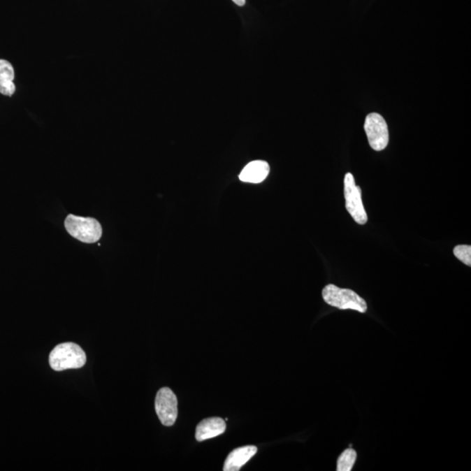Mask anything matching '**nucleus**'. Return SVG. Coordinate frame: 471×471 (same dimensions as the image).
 <instances>
[{
	"mask_svg": "<svg viewBox=\"0 0 471 471\" xmlns=\"http://www.w3.org/2000/svg\"><path fill=\"white\" fill-rule=\"evenodd\" d=\"M87 356L82 347L73 342L59 344L49 355V364L55 371L82 368Z\"/></svg>",
	"mask_w": 471,
	"mask_h": 471,
	"instance_id": "1",
	"label": "nucleus"
},
{
	"mask_svg": "<svg viewBox=\"0 0 471 471\" xmlns=\"http://www.w3.org/2000/svg\"><path fill=\"white\" fill-rule=\"evenodd\" d=\"M323 300L331 307L342 310H354L364 312L368 310V304L364 298L350 289H342L335 284H328L322 291Z\"/></svg>",
	"mask_w": 471,
	"mask_h": 471,
	"instance_id": "2",
	"label": "nucleus"
},
{
	"mask_svg": "<svg viewBox=\"0 0 471 471\" xmlns=\"http://www.w3.org/2000/svg\"><path fill=\"white\" fill-rule=\"evenodd\" d=\"M65 227L72 237L87 244L99 241L103 235L100 223L91 217L68 215L65 220Z\"/></svg>",
	"mask_w": 471,
	"mask_h": 471,
	"instance_id": "3",
	"label": "nucleus"
},
{
	"mask_svg": "<svg viewBox=\"0 0 471 471\" xmlns=\"http://www.w3.org/2000/svg\"><path fill=\"white\" fill-rule=\"evenodd\" d=\"M361 195V189L355 184L354 175L347 173L344 179V196L346 199L347 210L355 222L365 224L368 222V214L365 212Z\"/></svg>",
	"mask_w": 471,
	"mask_h": 471,
	"instance_id": "4",
	"label": "nucleus"
},
{
	"mask_svg": "<svg viewBox=\"0 0 471 471\" xmlns=\"http://www.w3.org/2000/svg\"><path fill=\"white\" fill-rule=\"evenodd\" d=\"M364 129L372 150L382 151L386 149L389 140V128L381 115L369 114L365 119Z\"/></svg>",
	"mask_w": 471,
	"mask_h": 471,
	"instance_id": "5",
	"label": "nucleus"
},
{
	"mask_svg": "<svg viewBox=\"0 0 471 471\" xmlns=\"http://www.w3.org/2000/svg\"><path fill=\"white\" fill-rule=\"evenodd\" d=\"M154 407L161 423L164 426H173L178 414L177 398L174 392L168 388L161 389L157 392Z\"/></svg>",
	"mask_w": 471,
	"mask_h": 471,
	"instance_id": "6",
	"label": "nucleus"
},
{
	"mask_svg": "<svg viewBox=\"0 0 471 471\" xmlns=\"http://www.w3.org/2000/svg\"><path fill=\"white\" fill-rule=\"evenodd\" d=\"M226 430V423L222 418L210 417L203 420L196 428V441L203 442L222 435Z\"/></svg>",
	"mask_w": 471,
	"mask_h": 471,
	"instance_id": "7",
	"label": "nucleus"
},
{
	"mask_svg": "<svg viewBox=\"0 0 471 471\" xmlns=\"http://www.w3.org/2000/svg\"><path fill=\"white\" fill-rule=\"evenodd\" d=\"M258 452L256 446L249 445L231 451L224 463V471H238L248 463Z\"/></svg>",
	"mask_w": 471,
	"mask_h": 471,
	"instance_id": "8",
	"label": "nucleus"
},
{
	"mask_svg": "<svg viewBox=\"0 0 471 471\" xmlns=\"http://www.w3.org/2000/svg\"><path fill=\"white\" fill-rule=\"evenodd\" d=\"M269 164L265 161H253L244 168L239 175L242 182L259 184L269 175Z\"/></svg>",
	"mask_w": 471,
	"mask_h": 471,
	"instance_id": "9",
	"label": "nucleus"
},
{
	"mask_svg": "<svg viewBox=\"0 0 471 471\" xmlns=\"http://www.w3.org/2000/svg\"><path fill=\"white\" fill-rule=\"evenodd\" d=\"M13 80V66L6 59H0V93L3 96H12L16 90Z\"/></svg>",
	"mask_w": 471,
	"mask_h": 471,
	"instance_id": "10",
	"label": "nucleus"
},
{
	"mask_svg": "<svg viewBox=\"0 0 471 471\" xmlns=\"http://www.w3.org/2000/svg\"><path fill=\"white\" fill-rule=\"evenodd\" d=\"M357 459V453L353 449H347L337 461V471H351Z\"/></svg>",
	"mask_w": 471,
	"mask_h": 471,
	"instance_id": "11",
	"label": "nucleus"
},
{
	"mask_svg": "<svg viewBox=\"0 0 471 471\" xmlns=\"http://www.w3.org/2000/svg\"><path fill=\"white\" fill-rule=\"evenodd\" d=\"M454 255L460 261L465 263L466 266H471V247L470 245H462L456 246L453 249Z\"/></svg>",
	"mask_w": 471,
	"mask_h": 471,
	"instance_id": "12",
	"label": "nucleus"
},
{
	"mask_svg": "<svg viewBox=\"0 0 471 471\" xmlns=\"http://www.w3.org/2000/svg\"><path fill=\"white\" fill-rule=\"evenodd\" d=\"M233 1L239 6H244L245 3V0H233Z\"/></svg>",
	"mask_w": 471,
	"mask_h": 471,
	"instance_id": "13",
	"label": "nucleus"
}]
</instances>
